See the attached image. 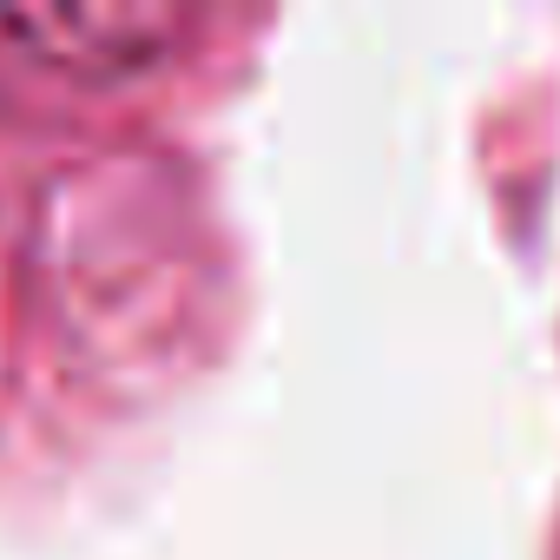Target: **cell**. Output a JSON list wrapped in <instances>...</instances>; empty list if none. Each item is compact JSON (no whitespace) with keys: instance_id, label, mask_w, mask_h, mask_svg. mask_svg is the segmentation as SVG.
<instances>
[{"instance_id":"obj_1","label":"cell","mask_w":560,"mask_h":560,"mask_svg":"<svg viewBox=\"0 0 560 560\" xmlns=\"http://www.w3.org/2000/svg\"><path fill=\"white\" fill-rule=\"evenodd\" d=\"M191 34V14L113 0V8H0V40L27 67L60 73L73 86H119L172 60V47Z\"/></svg>"}]
</instances>
